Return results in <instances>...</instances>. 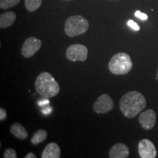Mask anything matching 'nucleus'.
Wrapping results in <instances>:
<instances>
[{"label": "nucleus", "mask_w": 158, "mask_h": 158, "mask_svg": "<svg viewBox=\"0 0 158 158\" xmlns=\"http://www.w3.org/2000/svg\"><path fill=\"white\" fill-rule=\"evenodd\" d=\"M147 106V100L141 92L130 91L122 97L120 110L125 117L132 118L141 113Z\"/></svg>", "instance_id": "obj_1"}, {"label": "nucleus", "mask_w": 158, "mask_h": 158, "mask_svg": "<svg viewBox=\"0 0 158 158\" xmlns=\"http://www.w3.org/2000/svg\"><path fill=\"white\" fill-rule=\"evenodd\" d=\"M35 86L37 93L44 98H54L60 91V87L56 79L47 72H43L37 77Z\"/></svg>", "instance_id": "obj_2"}, {"label": "nucleus", "mask_w": 158, "mask_h": 158, "mask_svg": "<svg viewBox=\"0 0 158 158\" xmlns=\"http://www.w3.org/2000/svg\"><path fill=\"white\" fill-rule=\"evenodd\" d=\"M132 68L133 62L131 58L124 52L114 55L108 63V69L114 75H126L129 73Z\"/></svg>", "instance_id": "obj_3"}, {"label": "nucleus", "mask_w": 158, "mask_h": 158, "mask_svg": "<svg viewBox=\"0 0 158 158\" xmlns=\"http://www.w3.org/2000/svg\"><path fill=\"white\" fill-rule=\"evenodd\" d=\"M89 21L81 15H73L65 21L64 32L68 37L78 36L88 30Z\"/></svg>", "instance_id": "obj_4"}, {"label": "nucleus", "mask_w": 158, "mask_h": 158, "mask_svg": "<svg viewBox=\"0 0 158 158\" xmlns=\"http://www.w3.org/2000/svg\"><path fill=\"white\" fill-rule=\"evenodd\" d=\"M88 49L82 44H73L66 51V57L71 62H84L87 59Z\"/></svg>", "instance_id": "obj_5"}, {"label": "nucleus", "mask_w": 158, "mask_h": 158, "mask_svg": "<svg viewBox=\"0 0 158 158\" xmlns=\"http://www.w3.org/2000/svg\"><path fill=\"white\" fill-rule=\"evenodd\" d=\"M114 107L113 99L107 94L100 95L94 102L93 110L97 114H106L111 110Z\"/></svg>", "instance_id": "obj_6"}, {"label": "nucleus", "mask_w": 158, "mask_h": 158, "mask_svg": "<svg viewBox=\"0 0 158 158\" xmlns=\"http://www.w3.org/2000/svg\"><path fill=\"white\" fill-rule=\"evenodd\" d=\"M42 46V42L40 40L35 37H30L27 38L23 43L21 48V54L25 58H30L36 54Z\"/></svg>", "instance_id": "obj_7"}, {"label": "nucleus", "mask_w": 158, "mask_h": 158, "mask_svg": "<svg viewBox=\"0 0 158 158\" xmlns=\"http://www.w3.org/2000/svg\"><path fill=\"white\" fill-rule=\"evenodd\" d=\"M138 154L141 158H155L157 156V150L152 142L144 138L138 143Z\"/></svg>", "instance_id": "obj_8"}, {"label": "nucleus", "mask_w": 158, "mask_h": 158, "mask_svg": "<svg viewBox=\"0 0 158 158\" xmlns=\"http://www.w3.org/2000/svg\"><path fill=\"white\" fill-rule=\"evenodd\" d=\"M138 121L144 130H149L155 127L156 123V113L154 110L149 109L140 114Z\"/></svg>", "instance_id": "obj_9"}, {"label": "nucleus", "mask_w": 158, "mask_h": 158, "mask_svg": "<svg viewBox=\"0 0 158 158\" xmlns=\"http://www.w3.org/2000/svg\"><path fill=\"white\" fill-rule=\"evenodd\" d=\"M129 154L130 150L127 146L122 143H117L111 147L108 155L110 158H127Z\"/></svg>", "instance_id": "obj_10"}, {"label": "nucleus", "mask_w": 158, "mask_h": 158, "mask_svg": "<svg viewBox=\"0 0 158 158\" xmlns=\"http://www.w3.org/2000/svg\"><path fill=\"white\" fill-rule=\"evenodd\" d=\"M42 158H59L61 157V149L58 144L50 143L43 149Z\"/></svg>", "instance_id": "obj_11"}, {"label": "nucleus", "mask_w": 158, "mask_h": 158, "mask_svg": "<svg viewBox=\"0 0 158 158\" xmlns=\"http://www.w3.org/2000/svg\"><path fill=\"white\" fill-rule=\"evenodd\" d=\"M16 19V15L14 12L9 11L0 15V27L1 29L7 28L14 23Z\"/></svg>", "instance_id": "obj_12"}, {"label": "nucleus", "mask_w": 158, "mask_h": 158, "mask_svg": "<svg viewBox=\"0 0 158 158\" xmlns=\"http://www.w3.org/2000/svg\"><path fill=\"white\" fill-rule=\"evenodd\" d=\"M10 133L15 138L21 140L27 139L28 137V133H27V130L25 129V127L22 124L18 123V122L12 124L10 127Z\"/></svg>", "instance_id": "obj_13"}, {"label": "nucleus", "mask_w": 158, "mask_h": 158, "mask_svg": "<svg viewBox=\"0 0 158 158\" xmlns=\"http://www.w3.org/2000/svg\"><path fill=\"white\" fill-rule=\"evenodd\" d=\"M47 132L45 130H38L37 132H35L34 135L31 138V143L33 145H37V144L42 143L46 139Z\"/></svg>", "instance_id": "obj_14"}, {"label": "nucleus", "mask_w": 158, "mask_h": 158, "mask_svg": "<svg viewBox=\"0 0 158 158\" xmlns=\"http://www.w3.org/2000/svg\"><path fill=\"white\" fill-rule=\"evenodd\" d=\"M42 0H25V7L29 12L37 10L40 7Z\"/></svg>", "instance_id": "obj_15"}, {"label": "nucleus", "mask_w": 158, "mask_h": 158, "mask_svg": "<svg viewBox=\"0 0 158 158\" xmlns=\"http://www.w3.org/2000/svg\"><path fill=\"white\" fill-rule=\"evenodd\" d=\"M21 0H0V7L2 9L7 10L17 5Z\"/></svg>", "instance_id": "obj_16"}, {"label": "nucleus", "mask_w": 158, "mask_h": 158, "mask_svg": "<svg viewBox=\"0 0 158 158\" xmlns=\"http://www.w3.org/2000/svg\"><path fill=\"white\" fill-rule=\"evenodd\" d=\"M3 157L5 158H17V155L15 149H12V148H8L4 152Z\"/></svg>", "instance_id": "obj_17"}, {"label": "nucleus", "mask_w": 158, "mask_h": 158, "mask_svg": "<svg viewBox=\"0 0 158 158\" xmlns=\"http://www.w3.org/2000/svg\"><path fill=\"white\" fill-rule=\"evenodd\" d=\"M127 25L128 27H130V28L133 29V30L139 31L140 27L138 25L137 23H135V21H133V20H129V21H127Z\"/></svg>", "instance_id": "obj_18"}, {"label": "nucleus", "mask_w": 158, "mask_h": 158, "mask_svg": "<svg viewBox=\"0 0 158 158\" xmlns=\"http://www.w3.org/2000/svg\"><path fill=\"white\" fill-rule=\"evenodd\" d=\"M135 16L138 19L142 20V21H147L148 19V15L145 13H141L140 10H137L135 13Z\"/></svg>", "instance_id": "obj_19"}, {"label": "nucleus", "mask_w": 158, "mask_h": 158, "mask_svg": "<svg viewBox=\"0 0 158 158\" xmlns=\"http://www.w3.org/2000/svg\"><path fill=\"white\" fill-rule=\"evenodd\" d=\"M7 118V112L4 108H0V121H4Z\"/></svg>", "instance_id": "obj_20"}, {"label": "nucleus", "mask_w": 158, "mask_h": 158, "mask_svg": "<svg viewBox=\"0 0 158 158\" xmlns=\"http://www.w3.org/2000/svg\"><path fill=\"white\" fill-rule=\"evenodd\" d=\"M25 158H36L37 156L35 155L34 153L32 152H29L28 154H27V155L24 157Z\"/></svg>", "instance_id": "obj_21"}, {"label": "nucleus", "mask_w": 158, "mask_h": 158, "mask_svg": "<svg viewBox=\"0 0 158 158\" xmlns=\"http://www.w3.org/2000/svg\"><path fill=\"white\" fill-rule=\"evenodd\" d=\"M157 78H158V70H157Z\"/></svg>", "instance_id": "obj_22"}, {"label": "nucleus", "mask_w": 158, "mask_h": 158, "mask_svg": "<svg viewBox=\"0 0 158 158\" xmlns=\"http://www.w3.org/2000/svg\"><path fill=\"white\" fill-rule=\"evenodd\" d=\"M67 1H70V0H67Z\"/></svg>", "instance_id": "obj_23"}]
</instances>
